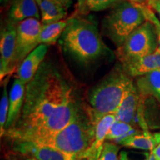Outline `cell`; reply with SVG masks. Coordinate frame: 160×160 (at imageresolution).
Returning a JSON list of instances; mask_svg holds the SVG:
<instances>
[{
	"label": "cell",
	"instance_id": "cell-4",
	"mask_svg": "<svg viewBox=\"0 0 160 160\" xmlns=\"http://www.w3.org/2000/svg\"><path fill=\"white\" fill-rule=\"evenodd\" d=\"M95 124L91 116L81 110L74 119L52 137L35 142L50 146L82 159L95 138Z\"/></svg>",
	"mask_w": 160,
	"mask_h": 160
},
{
	"label": "cell",
	"instance_id": "cell-26",
	"mask_svg": "<svg viewBox=\"0 0 160 160\" xmlns=\"http://www.w3.org/2000/svg\"><path fill=\"white\" fill-rule=\"evenodd\" d=\"M86 3H87V0H77V13H76V15L82 16L88 13Z\"/></svg>",
	"mask_w": 160,
	"mask_h": 160
},
{
	"label": "cell",
	"instance_id": "cell-8",
	"mask_svg": "<svg viewBox=\"0 0 160 160\" xmlns=\"http://www.w3.org/2000/svg\"><path fill=\"white\" fill-rule=\"evenodd\" d=\"M17 24L8 20L0 36V79L2 82L14 70L13 68L16 50Z\"/></svg>",
	"mask_w": 160,
	"mask_h": 160
},
{
	"label": "cell",
	"instance_id": "cell-25",
	"mask_svg": "<svg viewBox=\"0 0 160 160\" xmlns=\"http://www.w3.org/2000/svg\"><path fill=\"white\" fill-rule=\"evenodd\" d=\"M151 153H130L128 151H121L119 153L120 160H148Z\"/></svg>",
	"mask_w": 160,
	"mask_h": 160
},
{
	"label": "cell",
	"instance_id": "cell-17",
	"mask_svg": "<svg viewBox=\"0 0 160 160\" xmlns=\"http://www.w3.org/2000/svg\"><path fill=\"white\" fill-rule=\"evenodd\" d=\"M121 65L130 77H139L159 69L154 53L144 57L126 60L121 62Z\"/></svg>",
	"mask_w": 160,
	"mask_h": 160
},
{
	"label": "cell",
	"instance_id": "cell-15",
	"mask_svg": "<svg viewBox=\"0 0 160 160\" xmlns=\"http://www.w3.org/2000/svg\"><path fill=\"white\" fill-rule=\"evenodd\" d=\"M41 17L39 6L36 0H15L9 8L8 20L15 24L31 18Z\"/></svg>",
	"mask_w": 160,
	"mask_h": 160
},
{
	"label": "cell",
	"instance_id": "cell-10",
	"mask_svg": "<svg viewBox=\"0 0 160 160\" xmlns=\"http://www.w3.org/2000/svg\"><path fill=\"white\" fill-rule=\"evenodd\" d=\"M48 45H39L22 62L17 69V78L27 85L34 77L48 51Z\"/></svg>",
	"mask_w": 160,
	"mask_h": 160
},
{
	"label": "cell",
	"instance_id": "cell-13",
	"mask_svg": "<svg viewBox=\"0 0 160 160\" xmlns=\"http://www.w3.org/2000/svg\"><path fill=\"white\" fill-rule=\"evenodd\" d=\"M141 95L138 91L137 86L132 84L128 91L126 92L121 105L116 113L117 120L135 125V119L138 108L141 101Z\"/></svg>",
	"mask_w": 160,
	"mask_h": 160
},
{
	"label": "cell",
	"instance_id": "cell-5",
	"mask_svg": "<svg viewBox=\"0 0 160 160\" xmlns=\"http://www.w3.org/2000/svg\"><path fill=\"white\" fill-rule=\"evenodd\" d=\"M146 21L138 4L122 0L112 8L111 11L103 19L102 31L119 48L132 32Z\"/></svg>",
	"mask_w": 160,
	"mask_h": 160
},
{
	"label": "cell",
	"instance_id": "cell-33",
	"mask_svg": "<svg viewBox=\"0 0 160 160\" xmlns=\"http://www.w3.org/2000/svg\"><path fill=\"white\" fill-rule=\"evenodd\" d=\"M25 160H36V159H30V158H28V159H26Z\"/></svg>",
	"mask_w": 160,
	"mask_h": 160
},
{
	"label": "cell",
	"instance_id": "cell-18",
	"mask_svg": "<svg viewBox=\"0 0 160 160\" xmlns=\"http://www.w3.org/2000/svg\"><path fill=\"white\" fill-rule=\"evenodd\" d=\"M137 88L142 97H154L160 102V69L137 78Z\"/></svg>",
	"mask_w": 160,
	"mask_h": 160
},
{
	"label": "cell",
	"instance_id": "cell-7",
	"mask_svg": "<svg viewBox=\"0 0 160 160\" xmlns=\"http://www.w3.org/2000/svg\"><path fill=\"white\" fill-rule=\"evenodd\" d=\"M42 28L39 19L31 18L18 24L16 37V50L13 70L19 67L22 62L39 45V38Z\"/></svg>",
	"mask_w": 160,
	"mask_h": 160
},
{
	"label": "cell",
	"instance_id": "cell-30",
	"mask_svg": "<svg viewBox=\"0 0 160 160\" xmlns=\"http://www.w3.org/2000/svg\"><path fill=\"white\" fill-rule=\"evenodd\" d=\"M154 56L156 57V59H157L158 65H159V68L160 69V47L157 48V49L156 50V51L154 52Z\"/></svg>",
	"mask_w": 160,
	"mask_h": 160
},
{
	"label": "cell",
	"instance_id": "cell-24",
	"mask_svg": "<svg viewBox=\"0 0 160 160\" xmlns=\"http://www.w3.org/2000/svg\"><path fill=\"white\" fill-rule=\"evenodd\" d=\"M139 6L140 8L142 9V11H143L146 20L151 22L154 25L156 32H157L158 42H159V46L160 47V20L157 17L154 11L148 5H139Z\"/></svg>",
	"mask_w": 160,
	"mask_h": 160
},
{
	"label": "cell",
	"instance_id": "cell-21",
	"mask_svg": "<svg viewBox=\"0 0 160 160\" xmlns=\"http://www.w3.org/2000/svg\"><path fill=\"white\" fill-rule=\"evenodd\" d=\"M10 79V75L8 76L2 82H3V91L0 100V133L1 137L5 135V126L8 121L9 111V97L8 91V85Z\"/></svg>",
	"mask_w": 160,
	"mask_h": 160
},
{
	"label": "cell",
	"instance_id": "cell-31",
	"mask_svg": "<svg viewBox=\"0 0 160 160\" xmlns=\"http://www.w3.org/2000/svg\"><path fill=\"white\" fill-rule=\"evenodd\" d=\"M128 1L131 2L132 3L138 4V5H147L148 0H128Z\"/></svg>",
	"mask_w": 160,
	"mask_h": 160
},
{
	"label": "cell",
	"instance_id": "cell-6",
	"mask_svg": "<svg viewBox=\"0 0 160 160\" xmlns=\"http://www.w3.org/2000/svg\"><path fill=\"white\" fill-rule=\"evenodd\" d=\"M158 47L159 42L154 25L147 20L132 32L123 45L117 48V55L122 62L153 54Z\"/></svg>",
	"mask_w": 160,
	"mask_h": 160
},
{
	"label": "cell",
	"instance_id": "cell-29",
	"mask_svg": "<svg viewBox=\"0 0 160 160\" xmlns=\"http://www.w3.org/2000/svg\"><path fill=\"white\" fill-rule=\"evenodd\" d=\"M152 153L154 154L156 159L160 160V144H159V145L152 151Z\"/></svg>",
	"mask_w": 160,
	"mask_h": 160
},
{
	"label": "cell",
	"instance_id": "cell-9",
	"mask_svg": "<svg viewBox=\"0 0 160 160\" xmlns=\"http://www.w3.org/2000/svg\"><path fill=\"white\" fill-rule=\"evenodd\" d=\"M14 149L21 154L36 160H82L77 156L32 142H16Z\"/></svg>",
	"mask_w": 160,
	"mask_h": 160
},
{
	"label": "cell",
	"instance_id": "cell-14",
	"mask_svg": "<svg viewBox=\"0 0 160 160\" xmlns=\"http://www.w3.org/2000/svg\"><path fill=\"white\" fill-rule=\"evenodd\" d=\"M25 88L26 85L16 77L9 94V111L5 131L11 129L19 119L25 100Z\"/></svg>",
	"mask_w": 160,
	"mask_h": 160
},
{
	"label": "cell",
	"instance_id": "cell-34",
	"mask_svg": "<svg viewBox=\"0 0 160 160\" xmlns=\"http://www.w3.org/2000/svg\"><path fill=\"white\" fill-rule=\"evenodd\" d=\"M159 2H160V0H159Z\"/></svg>",
	"mask_w": 160,
	"mask_h": 160
},
{
	"label": "cell",
	"instance_id": "cell-2",
	"mask_svg": "<svg viewBox=\"0 0 160 160\" xmlns=\"http://www.w3.org/2000/svg\"><path fill=\"white\" fill-rule=\"evenodd\" d=\"M60 44L66 54L83 65L103 59L111 51L102 41L97 25L79 15L69 18Z\"/></svg>",
	"mask_w": 160,
	"mask_h": 160
},
{
	"label": "cell",
	"instance_id": "cell-3",
	"mask_svg": "<svg viewBox=\"0 0 160 160\" xmlns=\"http://www.w3.org/2000/svg\"><path fill=\"white\" fill-rule=\"evenodd\" d=\"M122 65H117L89 91V114L97 124L108 114H116L126 92L133 84Z\"/></svg>",
	"mask_w": 160,
	"mask_h": 160
},
{
	"label": "cell",
	"instance_id": "cell-11",
	"mask_svg": "<svg viewBox=\"0 0 160 160\" xmlns=\"http://www.w3.org/2000/svg\"><path fill=\"white\" fill-rule=\"evenodd\" d=\"M39 6L41 22L47 25L64 20L73 0H36Z\"/></svg>",
	"mask_w": 160,
	"mask_h": 160
},
{
	"label": "cell",
	"instance_id": "cell-16",
	"mask_svg": "<svg viewBox=\"0 0 160 160\" xmlns=\"http://www.w3.org/2000/svg\"><path fill=\"white\" fill-rule=\"evenodd\" d=\"M117 142L125 147L143 151H153L160 144V132L151 133L143 131L117 140Z\"/></svg>",
	"mask_w": 160,
	"mask_h": 160
},
{
	"label": "cell",
	"instance_id": "cell-12",
	"mask_svg": "<svg viewBox=\"0 0 160 160\" xmlns=\"http://www.w3.org/2000/svg\"><path fill=\"white\" fill-rule=\"evenodd\" d=\"M117 120L113 113L105 116L96 124L94 141L90 148L83 155L82 160H98L103 149L108 133Z\"/></svg>",
	"mask_w": 160,
	"mask_h": 160
},
{
	"label": "cell",
	"instance_id": "cell-20",
	"mask_svg": "<svg viewBox=\"0 0 160 160\" xmlns=\"http://www.w3.org/2000/svg\"><path fill=\"white\" fill-rule=\"evenodd\" d=\"M137 130L133 128V125L124 122L116 120V122L111 126V129L108 133L106 140H117L122 139L128 136L139 133Z\"/></svg>",
	"mask_w": 160,
	"mask_h": 160
},
{
	"label": "cell",
	"instance_id": "cell-23",
	"mask_svg": "<svg viewBox=\"0 0 160 160\" xmlns=\"http://www.w3.org/2000/svg\"><path fill=\"white\" fill-rule=\"evenodd\" d=\"M119 146L113 142H105L98 160H120Z\"/></svg>",
	"mask_w": 160,
	"mask_h": 160
},
{
	"label": "cell",
	"instance_id": "cell-32",
	"mask_svg": "<svg viewBox=\"0 0 160 160\" xmlns=\"http://www.w3.org/2000/svg\"><path fill=\"white\" fill-rule=\"evenodd\" d=\"M148 160H157V159H156V158H155L154 154H153V153H152V151H151V154H150V157H149V159Z\"/></svg>",
	"mask_w": 160,
	"mask_h": 160
},
{
	"label": "cell",
	"instance_id": "cell-22",
	"mask_svg": "<svg viewBox=\"0 0 160 160\" xmlns=\"http://www.w3.org/2000/svg\"><path fill=\"white\" fill-rule=\"evenodd\" d=\"M122 0H87L86 7L89 11L99 12L106 9L112 8Z\"/></svg>",
	"mask_w": 160,
	"mask_h": 160
},
{
	"label": "cell",
	"instance_id": "cell-28",
	"mask_svg": "<svg viewBox=\"0 0 160 160\" xmlns=\"http://www.w3.org/2000/svg\"><path fill=\"white\" fill-rule=\"evenodd\" d=\"M14 1L15 0H0L1 7L4 8H7V7L10 8Z\"/></svg>",
	"mask_w": 160,
	"mask_h": 160
},
{
	"label": "cell",
	"instance_id": "cell-1",
	"mask_svg": "<svg viewBox=\"0 0 160 160\" xmlns=\"http://www.w3.org/2000/svg\"><path fill=\"white\" fill-rule=\"evenodd\" d=\"M76 97L74 88L57 64L44 62L26 85L21 113L17 123L5 131L15 142H30L50 119Z\"/></svg>",
	"mask_w": 160,
	"mask_h": 160
},
{
	"label": "cell",
	"instance_id": "cell-27",
	"mask_svg": "<svg viewBox=\"0 0 160 160\" xmlns=\"http://www.w3.org/2000/svg\"><path fill=\"white\" fill-rule=\"evenodd\" d=\"M147 5H148L153 11L157 12L160 19V2L159 0H148Z\"/></svg>",
	"mask_w": 160,
	"mask_h": 160
},
{
	"label": "cell",
	"instance_id": "cell-19",
	"mask_svg": "<svg viewBox=\"0 0 160 160\" xmlns=\"http://www.w3.org/2000/svg\"><path fill=\"white\" fill-rule=\"evenodd\" d=\"M68 19L47 25H42L39 38V45H51L61 38L67 27Z\"/></svg>",
	"mask_w": 160,
	"mask_h": 160
}]
</instances>
